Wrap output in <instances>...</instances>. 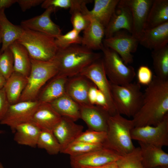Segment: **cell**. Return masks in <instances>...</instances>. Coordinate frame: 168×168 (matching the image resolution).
<instances>
[{"label":"cell","instance_id":"cell-44","mask_svg":"<svg viewBox=\"0 0 168 168\" xmlns=\"http://www.w3.org/2000/svg\"><path fill=\"white\" fill-rule=\"evenodd\" d=\"M16 2L17 0H0V11L10 7Z\"/></svg>","mask_w":168,"mask_h":168},{"label":"cell","instance_id":"cell-27","mask_svg":"<svg viewBox=\"0 0 168 168\" xmlns=\"http://www.w3.org/2000/svg\"><path fill=\"white\" fill-rule=\"evenodd\" d=\"M50 104L62 117L75 122L80 119V106L66 93Z\"/></svg>","mask_w":168,"mask_h":168},{"label":"cell","instance_id":"cell-46","mask_svg":"<svg viewBox=\"0 0 168 168\" xmlns=\"http://www.w3.org/2000/svg\"><path fill=\"white\" fill-rule=\"evenodd\" d=\"M6 81V79L0 73V89L4 87Z\"/></svg>","mask_w":168,"mask_h":168},{"label":"cell","instance_id":"cell-41","mask_svg":"<svg viewBox=\"0 0 168 168\" xmlns=\"http://www.w3.org/2000/svg\"><path fill=\"white\" fill-rule=\"evenodd\" d=\"M10 105L4 87L0 89V122L5 115Z\"/></svg>","mask_w":168,"mask_h":168},{"label":"cell","instance_id":"cell-36","mask_svg":"<svg viewBox=\"0 0 168 168\" xmlns=\"http://www.w3.org/2000/svg\"><path fill=\"white\" fill-rule=\"evenodd\" d=\"M82 40L80 32L73 28L55 38V43L59 49H64L73 44H81Z\"/></svg>","mask_w":168,"mask_h":168},{"label":"cell","instance_id":"cell-18","mask_svg":"<svg viewBox=\"0 0 168 168\" xmlns=\"http://www.w3.org/2000/svg\"><path fill=\"white\" fill-rule=\"evenodd\" d=\"M83 126L75 121L62 117L59 122L52 130L61 147L60 153L71 143L74 141L83 132Z\"/></svg>","mask_w":168,"mask_h":168},{"label":"cell","instance_id":"cell-12","mask_svg":"<svg viewBox=\"0 0 168 168\" xmlns=\"http://www.w3.org/2000/svg\"><path fill=\"white\" fill-rule=\"evenodd\" d=\"M121 156L104 147L81 155L70 157L72 168L95 167L116 162Z\"/></svg>","mask_w":168,"mask_h":168},{"label":"cell","instance_id":"cell-30","mask_svg":"<svg viewBox=\"0 0 168 168\" xmlns=\"http://www.w3.org/2000/svg\"><path fill=\"white\" fill-rule=\"evenodd\" d=\"M168 21V0H153L146 24L145 30Z\"/></svg>","mask_w":168,"mask_h":168},{"label":"cell","instance_id":"cell-4","mask_svg":"<svg viewBox=\"0 0 168 168\" xmlns=\"http://www.w3.org/2000/svg\"><path fill=\"white\" fill-rule=\"evenodd\" d=\"M30 59V72L19 102L37 100L42 88L58 73L54 58L48 61Z\"/></svg>","mask_w":168,"mask_h":168},{"label":"cell","instance_id":"cell-26","mask_svg":"<svg viewBox=\"0 0 168 168\" xmlns=\"http://www.w3.org/2000/svg\"><path fill=\"white\" fill-rule=\"evenodd\" d=\"M120 0H95L92 10L86 11L90 16L98 21L105 28L114 12Z\"/></svg>","mask_w":168,"mask_h":168},{"label":"cell","instance_id":"cell-7","mask_svg":"<svg viewBox=\"0 0 168 168\" xmlns=\"http://www.w3.org/2000/svg\"><path fill=\"white\" fill-rule=\"evenodd\" d=\"M101 50L105 72L110 82L119 85L132 82L136 75L134 68L125 64L111 49L103 45Z\"/></svg>","mask_w":168,"mask_h":168},{"label":"cell","instance_id":"cell-43","mask_svg":"<svg viewBox=\"0 0 168 168\" xmlns=\"http://www.w3.org/2000/svg\"><path fill=\"white\" fill-rule=\"evenodd\" d=\"M98 91V89L94 84L90 88L89 90L88 99L89 102L91 105H96Z\"/></svg>","mask_w":168,"mask_h":168},{"label":"cell","instance_id":"cell-1","mask_svg":"<svg viewBox=\"0 0 168 168\" xmlns=\"http://www.w3.org/2000/svg\"><path fill=\"white\" fill-rule=\"evenodd\" d=\"M168 113V80L153 75L143 93L142 105L133 117L134 127L156 126Z\"/></svg>","mask_w":168,"mask_h":168},{"label":"cell","instance_id":"cell-20","mask_svg":"<svg viewBox=\"0 0 168 168\" xmlns=\"http://www.w3.org/2000/svg\"><path fill=\"white\" fill-rule=\"evenodd\" d=\"M88 15L90 21L83 31L81 44L93 51L101 50L103 45L105 28L95 19Z\"/></svg>","mask_w":168,"mask_h":168},{"label":"cell","instance_id":"cell-25","mask_svg":"<svg viewBox=\"0 0 168 168\" xmlns=\"http://www.w3.org/2000/svg\"><path fill=\"white\" fill-rule=\"evenodd\" d=\"M4 10L0 11V33L2 43L0 52L8 48L12 44L17 41L24 29L21 26L16 25L10 22L7 18Z\"/></svg>","mask_w":168,"mask_h":168},{"label":"cell","instance_id":"cell-21","mask_svg":"<svg viewBox=\"0 0 168 168\" xmlns=\"http://www.w3.org/2000/svg\"><path fill=\"white\" fill-rule=\"evenodd\" d=\"M168 21L145 30L139 43L151 50L157 49L168 44Z\"/></svg>","mask_w":168,"mask_h":168},{"label":"cell","instance_id":"cell-32","mask_svg":"<svg viewBox=\"0 0 168 168\" xmlns=\"http://www.w3.org/2000/svg\"><path fill=\"white\" fill-rule=\"evenodd\" d=\"M36 147L45 150L51 155L57 154L61 152L60 145L52 130L41 129Z\"/></svg>","mask_w":168,"mask_h":168},{"label":"cell","instance_id":"cell-2","mask_svg":"<svg viewBox=\"0 0 168 168\" xmlns=\"http://www.w3.org/2000/svg\"><path fill=\"white\" fill-rule=\"evenodd\" d=\"M81 44H73L64 49H59L54 58L57 75L68 78L79 74L89 65L102 57Z\"/></svg>","mask_w":168,"mask_h":168},{"label":"cell","instance_id":"cell-17","mask_svg":"<svg viewBox=\"0 0 168 168\" xmlns=\"http://www.w3.org/2000/svg\"><path fill=\"white\" fill-rule=\"evenodd\" d=\"M94 85L88 78L79 74L68 78L65 93L80 106L91 105L88 95L90 88Z\"/></svg>","mask_w":168,"mask_h":168},{"label":"cell","instance_id":"cell-6","mask_svg":"<svg viewBox=\"0 0 168 168\" xmlns=\"http://www.w3.org/2000/svg\"><path fill=\"white\" fill-rule=\"evenodd\" d=\"M23 29L17 41L26 49L30 58L48 61L54 58L58 49L54 37L43 33Z\"/></svg>","mask_w":168,"mask_h":168},{"label":"cell","instance_id":"cell-19","mask_svg":"<svg viewBox=\"0 0 168 168\" xmlns=\"http://www.w3.org/2000/svg\"><path fill=\"white\" fill-rule=\"evenodd\" d=\"M140 145L142 162L144 167L152 168L168 165V154L162 147L138 142Z\"/></svg>","mask_w":168,"mask_h":168},{"label":"cell","instance_id":"cell-14","mask_svg":"<svg viewBox=\"0 0 168 168\" xmlns=\"http://www.w3.org/2000/svg\"><path fill=\"white\" fill-rule=\"evenodd\" d=\"M56 10L53 7H49L41 14L21 21V26L24 28L43 33L55 38L62 34L59 26L50 18L51 14Z\"/></svg>","mask_w":168,"mask_h":168},{"label":"cell","instance_id":"cell-45","mask_svg":"<svg viewBox=\"0 0 168 168\" xmlns=\"http://www.w3.org/2000/svg\"><path fill=\"white\" fill-rule=\"evenodd\" d=\"M82 168H118L116 162L109 163L105 165L95 167H84Z\"/></svg>","mask_w":168,"mask_h":168},{"label":"cell","instance_id":"cell-48","mask_svg":"<svg viewBox=\"0 0 168 168\" xmlns=\"http://www.w3.org/2000/svg\"><path fill=\"white\" fill-rule=\"evenodd\" d=\"M4 132V131L2 130H0V134L3 133Z\"/></svg>","mask_w":168,"mask_h":168},{"label":"cell","instance_id":"cell-33","mask_svg":"<svg viewBox=\"0 0 168 168\" xmlns=\"http://www.w3.org/2000/svg\"><path fill=\"white\" fill-rule=\"evenodd\" d=\"M103 147L101 144H91L74 141L62 152L61 153L69 155L70 157L77 156Z\"/></svg>","mask_w":168,"mask_h":168},{"label":"cell","instance_id":"cell-9","mask_svg":"<svg viewBox=\"0 0 168 168\" xmlns=\"http://www.w3.org/2000/svg\"><path fill=\"white\" fill-rule=\"evenodd\" d=\"M132 139L158 147L168 146V115L155 126L134 127L131 132Z\"/></svg>","mask_w":168,"mask_h":168},{"label":"cell","instance_id":"cell-39","mask_svg":"<svg viewBox=\"0 0 168 168\" xmlns=\"http://www.w3.org/2000/svg\"><path fill=\"white\" fill-rule=\"evenodd\" d=\"M153 77L151 70L147 66L141 65L137 72L138 82L141 85L147 86L152 82Z\"/></svg>","mask_w":168,"mask_h":168},{"label":"cell","instance_id":"cell-3","mask_svg":"<svg viewBox=\"0 0 168 168\" xmlns=\"http://www.w3.org/2000/svg\"><path fill=\"white\" fill-rule=\"evenodd\" d=\"M134 127L132 119H128L118 113L110 116L103 147L121 156L130 152L135 148L131 135Z\"/></svg>","mask_w":168,"mask_h":168},{"label":"cell","instance_id":"cell-47","mask_svg":"<svg viewBox=\"0 0 168 168\" xmlns=\"http://www.w3.org/2000/svg\"><path fill=\"white\" fill-rule=\"evenodd\" d=\"M0 168H4L1 162H0Z\"/></svg>","mask_w":168,"mask_h":168},{"label":"cell","instance_id":"cell-16","mask_svg":"<svg viewBox=\"0 0 168 168\" xmlns=\"http://www.w3.org/2000/svg\"><path fill=\"white\" fill-rule=\"evenodd\" d=\"M80 119L88 129L106 132L109 118L111 116L106 110L96 105L80 106Z\"/></svg>","mask_w":168,"mask_h":168},{"label":"cell","instance_id":"cell-10","mask_svg":"<svg viewBox=\"0 0 168 168\" xmlns=\"http://www.w3.org/2000/svg\"><path fill=\"white\" fill-rule=\"evenodd\" d=\"M102 58L86 68L80 74L89 79L104 95L111 116L117 113L112 97L110 82L105 74Z\"/></svg>","mask_w":168,"mask_h":168},{"label":"cell","instance_id":"cell-31","mask_svg":"<svg viewBox=\"0 0 168 168\" xmlns=\"http://www.w3.org/2000/svg\"><path fill=\"white\" fill-rule=\"evenodd\" d=\"M153 65L156 76L168 80V45L152 52Z\"/></svg>","mask_w":168,"mask_h":168},{"label":"cell","instance_id":"cell-28","mask_svg":"<svg viewBox=\"0 0 168 168\" xmlns=\"http://www.w3.org/2000/svg\"><path fill=\"white\" fill-rule=\"evenodd\" d=\"M9 48L13 55L14 71L28 77L31 70V62L27 49L17 41L12 44Z\"/></svg>","mask_w":168,"mask_h":168},{"label":"cell","instance_id":"cell-23","mask_svg":"<svg viewBox=\"0 0 168 168\" xmlns=\"http://www.w3.org/2000/svg\"><path fill=\"white\" fill-rule=\"evenodd\" d=\"M68 77L57 75L49 81L40 91L37 99L41 103H50L65 93Z\"/></svg>","mask_w":168,"mask_h":168},{"label":"cell","instance_id":"cell-37","mask_svg":"<svg viewBox=\"0 0 168 168\" xmlns=\"http://www.w3.org/2000/svg\"><path fill=\"white\" fill-rule=\"evenodd\" d=\"M14 72L13 55L8 48L0 52V73L7 80Z\"/></svg>","mask_w":168,"mask_h":168},{"label":"cell","instance_id":"cell-34","mask_svg":"<svg viewBox=\"0 0 168 168\" xmlns=\"http://www.w3.org/2000/svg\"><path fill=\"white\" fill-rule=\"evenodd\" d=\"M116 162L118 168H144L139 147H135L130 152L121 156Z\"/></svg>","mask_w":168,"mask_h":168},{"label":"cell","instance_id":"cell-13","mask_svg":"<svg viewBox=\"0 0 168 168\" xmlns=\"http://www.w3.org/2000/svg\"><path fill=\"white\" fill-rule=\"evenodd\" d=\"M130 8L132 14V35L139 40L145 32L148 16L153 0H121Z\"/></svg>","mask_w":168,"mask_h":168},{"label":"cell","instance_id":"cell-42","mask_svg":"<svg viewBox=\"0 0 168 168\" xmlns=\"http://www.w3.org/2000/svg\"><path fill=\"white\" fill-rule=\"evenodd\" d=\"M43 0H17V3L23 12L42 3Z\"/></svg>","mask_w":168,"mask_h":168},{"label":"cell","instance_id":"cell-11","mask_svg":"<svg viewBox=\"0 0 168 168\" xmlns=\"http://www.w3.org/2000/svg\"><path fill=\"white\" fill-rule=\"evenodd\" d=\"M40 104L36 100L10 105L0 124L8 126L12 131L18 125L31 122L35 112Z\"/></svg>","mask_w":168,"mask_h":168},{"label":"cell","instance_id":"cell-8","mask_svg":"<svg viewBox=\"0 0 168 168\" xmlns=\"http://www.w3.org/2000/svg\"><path fill=\"white\" fill-rule=\"evenodd\" d=\"M139 44L138 39L124 30H120L103 40V45L116 52L127 65L133 62L132 53L136 51Z\"/></svg>","mask_w":168,"mask_h":168},{"label":"cell","instance_id":"cell-22","mask_svg":"<svg viewBox=\"0 0 168 168\" xmlns=\"http://www.w3.org/2000/svg\"><path fill=\"white\" fill-rule=\"evenodd\" d=\"M62 117L57 113L50 103H41L32 117L31 122L41 129L52 130L59 122Z\"/></svg>","mask_w":168,"mask_h":168},{"label":"cell","instance_id":"cell-49","mask_svg":"<svg viewBox=\"0 0 168 168\" xmlns=\"http://www.w3.org/2000/svg\"><path fill=\"white\" fill-rule=\"evenodd\" d=\"M1 43H2V40H1V36L0 33V44Z\"/></svg>","mask_w":168,"mask_h":168},{"label":"cell","instance_id":"cell-38","mask_svg":"<svg viewBox=\"0 0 168 168\" xmlns=\"http://www.w3.org/2000/svg\"><path fill=\"white\" fill-rule=\"evenodd\" d=\"M106 137V133L88 129L82 132L75 141L91 144H103Z\"/></svg>","mask_w":168,"mask_h":168},{"label":"cell","instance_id":"cell-24","mask_svg":"<svg viewBox=\"0 0 168 168\" xmlns=\"http://www.w3.org/2000/svg\"><path fill=\"white\" fill-rule=\"evenodd\" d=\"M41 130L32 122L21 124L12 131L14 133V139L19 144L35 147Z\"/></svg>","mask_w":168,"mask_h":168},{"label":"cell","instance_id":"cell-29","mask_svg":"<svg viewBox=\"0 0 168 168\" xmlns=\"http://www.w3.org/2000/svg\"><path fill=\"white\" fill-rule=\"evenodd\" d=\"M27 82V77L15 71L7 80L4 88L10 105L19 101Z\"/></svg>","mask_w":168,"mask_h":168},{"label":"cell","instance_id":"cell-35","mask_svg":"<svg viewBox=\"0 0 168 168\" xmlns=\"http://www.w3.org/2000/svg\"><path fill=\"white\" fill-rule=\"evenodd\" d=\"M84 3L81 6L75 7L69 9V13L71 15V21L73 28L79 32L83 31L88 26L90 23L89 16L82 10Z\"/></svg>","mask_w":168,"mask_h":168},{"label":"cell","instance_id":"cell-5","mask_svg":"<svg viewBox=\"0 0 168 168\" xmlns=\"http://www.w3.org/2000/svg\"><path fill=\"white\" fill-rule=\"evenodd\" d=\"M110 82L112 97L117 113L133 117L142 103L143 93L141 85L135 82L123 85Z\"/></svg>","mask_w":168,"mask_h":168},{"label":"cell","instance_id":"cell-15","mask_svg":"<svg viewBox=\"0 0 168 168\" xmlns=\"http://www.w3.org/2000/svg\"><path fill=\"white\" fill-rule=\"evenodd\" d=\"M133 19L131 11L120 0L114 12L105 28V38L112 37L117 32L124 30L132 34Z\"/></svg>","mask_w":168,"mask_h":168},{"label":"cell","instance_id":"cell-40","mask_svg":"<svg viewBox=\"0 0 168 168\" xmlns=\"http://www.w3.org/2000/svg\"><path fill=\"white\" fill-rule=\"evenodd\" d=\"M73 2V0H45L41 4V7L45 9L49 7H53L56 9H69Z\"/></svg>","mask_w":168,"mask_h":168}]
</instances>
